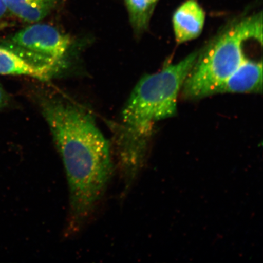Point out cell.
<instances>
[{
  "mask_svg": "<svg viewBox=\"0 0 263 263\" xmlns=\"http://www.w3.org/2000/svg\"><path fill=\"white\" fill-rule=\"evenodd\" d=\"M40 107L64 163L70 195L67 231L74 234L106 192L114 168L110 144L93 117L77 105L44 98Z\"/></svg>",
  "mask_w": 263,
  "mask_h": 263,
  "instance_id": "cell-1",
  "label": "cell"
},
{
  "mask_svg": "<svg viewBox=\"0 0 263 263\" xmlns=\"http://www.w3.org/2000/svg\"><path fill=\"white\" fill-rule=\"evenodd\" d=\"M250 40L262 44V12L230 24L205 48L184 82V98L197 100L216 94L217 89L246 58L244 44Z\"/></svg>",
  "mask_w": 263,
  "mask_h": 263,
  "instance_id": "cell-2",
  "label": "cell"
},
{
  "mask_svg": "<svg viewBox=\"0 0 263 263\" xmlns=\"http://www.w3.org/2000/svg\"><path fill=\"white\" fill-rule=\"evenodd\" d=\"M172 22L176 41L183 44L201 34L205 13L196 0H186L174 12Z\"/></svg>",
  "mask_w": 263,
  "mask_h": 263,
  "instance_id": "cell-6",
  "label": "cell"
},
{
  "mask_svg": "<svg viewBox=\"0 0 263 263\" xmlns=\"http://www.w3.org/2000/svg\"><path fill=\"white\" fill-rule=\"evenodd\" d=\"M159 0H124L132 27L137 35L146 30Z\"/></svg>",
  "mask_w": 263,
  "mask_h": 263,
  "instance_id": "cell-9",
  "label": "cell"
},
{
  "mask_svg": "<svg viewBox=\"0 0 263 263\" xmlns=\"http://www.w3.org/2000/svg\"><path fill=\"white\" fill-rule=\"evenodd\" d=\"M9 96L2 85L0 84V109L7 106L9 103Z\"/></svg>",
  "mask_w": 263,
  "mask_h": 263,
  "instance_id": "cell-10",
  "label": "cell"
},
{
  "mask_svg": "<svg viewBox=\"0 0 263 263\" xmlns=\"http://www.w3.org/2000/svg\"><path fill=\"white\" fill-rule=\"evenodd\" d=\"M200 51H194L178 63L141 78L125 104L121 113L122 124L117 132L143 138L154 122L174 116L179 95Z\"/></svg>",
  "mask_w": 263,
  "mask_h": 263,
  "instance_id": "cell-3",
  "label": "cell"
},
{
  "mask_svg": "<svg viewBox=\"0 0 263 263\" xmlns=\"http://www.w3.org/2000/svg\"><path fill=\"white\" fill-rule=\"evenodd\" d=\"M61 0H3L10 14L25 22H39L57 8Z\"/></svg>",
  "mask_w": 263,
  "mask_h": 263,
  "instance_id": "cell-7",
  "label": "cell"
},
{
  "mask_svg": "<svg viewBox=\"0 0 263 263\" xmlns=\"http://www.w3.org/2000/svg\"><path fill=\"white\" fill-rule=\"evenodd\" d=\"M117 134H118V135H120V136H123V135H121V134H118V133ZM124 136V137H127V138H129V137H126V136ZM130 139H134V138H130ZM142 139H143V138H142Z\"/></svg>",
  "mask_w": 263,
  "mask_h": 263,
  "instance_id": "cell-12",
  "label": "cell"
},
{
  "mask_svg": "<svg viewBox=\"0 0 263 263\" xmlns=\"http://www.w3.org/2000/svg\"><path fill=\"white\" fill-rule=\"evenodd\" d=\"M1 46L52 78L64 68L73 41L54 26L37 22L16 32Z\"/></svg>",
  "mask_w": 263,
  "mask_h": 263,
  "instance_id": "cell-4",
  "label": "cell"
},
{
  "mask_svg": "<svg viewBox=\"0 0 263 263\" xmlns=\"http://www.w3.org/2000/svg\"><path fill=\"white\" fill-rule=\"evenodd\" d=\"M262 91V62L246 58L217 89V93H259Z\"/></svg>",
  "mask_w": 263,
  "mask_h": 263,
  "instance_id": "cell-5",
  "label": "cell"
},
{
  "mask_svg": "<svg viewBox=\"0 0 263 263\" xmlns=\"http://www.w3.org/2000/svg\"><path fill=\"white\" fill-rule=\"evenodd\" d=\"M8 14H10L9 12L6 8L3 0H0V24L7 17Z\"/></svg>",
  "mask_w": 263,
  "mask_h": 263,
  "instance_id": "cell-11",
  "label": "cell"
},
{
  "mask_svg": "<svg viewBox=\"0 0 263 263\" xmlns=\"http://www.w3.org/2000/svg\"><path fill=\"white\" fill-rule=\"evenodd\" d=\"M0 74L27 76L47 81L51 78L45 72L32 67L15 52L0 46Z\"/></svg>",
  "mask_w": 263,
  "mask_h": 263,
  "instance_id": "cell-8",
  "label": "cell"
}]
</instances>
